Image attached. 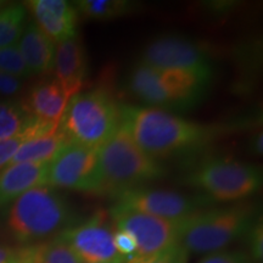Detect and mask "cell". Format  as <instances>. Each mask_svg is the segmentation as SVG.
Returning a JSON list of instances; mask_svg holds the SVG:
<instances>
[{
    "instance_id": "cell-7",
    "label": "cell",
    "mask_w": 263,
    "mask_h": 263,
    "mask_svg": "<svg viewBox=\"0 0 263 263\" xmlns=\"http://www.w3.org/2000/svg\"><path fill=\"white\" fill-rule=\"evenodd\" d=\"M108 217L116 229L124 230L134 239V256L157 255L179 245V223L115 205L108 211Z\"/></svg>"
},
{
    "instance_id": "cell-10",
    "label": "cell",
    "mask_w": 263,
    "mask_h": 263,
    "mask_svg": "<svg viewBox=\"0 0 263 263\" xmlns=\"http://www.w3.org/2000/svg\"><path fill=\"white\" fill-rule=\"evenodd\" d=\"M47 185L54 189L97 194L99 190L98 150L70 143L49 162Z\"/></svg>"
},
{
    "instance_id": "cell-11",
    "label": "cell",
    "mask_w": 263,
    "mask_h": 263,
    "mask_svg": "<svg viewBox=\"0 0 263 263\" xmlns=\"http://www.w3.org/2000/svg\"><path fill=\"white\" fill-rule=\"evenodd\" d=\"M114 233L105 213H97L87 221L68 227L58 236L82 263H126L115 246Z\"/></svg>"
},
{
    "instance_id": "cell-29",
    "label": "cell",
    "mask_w": 263,
    "mask_h": 263,
    "mask_svg": "<svg viewBox=\"0 0 263 263\" xmlns=\"http://www.w3.org/2000/svg\"><path fill=\"white\" fill-rule=\"evenodd\" d=\"M114 242L116 250L123 256L124 258L129 259L133 257L137 252V244L130 234H128L124 230L116 229L114 233Z\"/></svg>"
},
{
    "instance_id": "cell-31",
    "label": "cell",
    "mask_w": 263,
    "mask_h": 263,
    "mask_svg": "<svg viewBox=\"0 0 263 263\" xmlns=\"http://www.w3.org/2000/svg\"><path fill=\"white\" fill-rule=\"evenodd\" d=\"M249 150L256 156H261L263 153V133L258 130L257 133L252 136L249 141Z\"/></svg>"
},
{
    "instance_id": "cell-8",
    "label": "cell",
    "mask_w": 263,
    "mask_h": 263,
    "mask_svg": "<svg viewBox=\"0 0 263 263\" xmlns=\"http://www.w3.org/2000/svg\"><path fill=\"white\" fill-rule=\"evenodd\" d=\"M140 62L157 70H188L211 80L213 76V61L205 47L178 34L153 39L144 49Z\"/></svg>"
},
{
    "instance_id": "cell-16",
    "label": "cell",
    "mask_w": 263,
    "mask_h": 263,
    "mask_svg": "<svg viewBox=\"0 0 263 263\" xmlns=\"http://www.w3.org/2000/svg\"><path fill=\"white\" fill-rule=\"evenodd\" d=\"M48 162L12 163L0 171V207L37 186L47 185Z\"/></svg>"
},
{
    "instance_id": "cell-27",
    "label": "cell",
    "mask_w": 263,
    "mask_h": 263,
    "mask_svg": "<svg viewBox=\"0 0 263 263\" xmlns=\"http://www.w3.org/2000/svg\"><path fill=\"white\" fill-rule=\"evenodd\" d=\"M34 245L21 248L0 244V263H31Z\"/></svg>"
},
{
    "instance_id": "cell-30",
    "label": "cell",
    "mask_w": 263,
    "mask_h": 263,
    "mask_svg": "<svg viewBox=\"0 0 263 263\" xmlns=\"http://www.w3.org/2000/svg\"><path fill=\"white\" fill-rule=\"evenodd\" d=\"M22 87H24V80L0 72V97H14L22 90Z\"/></svg>"
},
{
    "instance_id": "cell-32",
    "label": "cell",
    "mask_w": 263,
    "mask_h": 263,
    "mask_svg": "<svg viewBox=\"0 0 263 263\" xmlns=\"http://www.w3.org/2000/svg\"><path fill=\"white\" fill-rule=\"evenodd\" d=\"M4 6V2H0V8H3Z\"/></svg>"
},
{
    "instance_id": "cell-24",
    "label": "cell",
    "mask_w": 263,
    "mask_h": 263,
    "mask_svg": "<svg viewBox=\"0 0 263 263\" xmlns=\"http://www.w3.org/2000/svg\"><path fill=\"white\" fill-rule=\"evenodd\" d=\"M0 72L14 76L20 80H25L32 76L18 50L17 44L0 49Z\"/></svg>"
},
{
    "instance_id": "cell-14",
    "label": "cell",
    "mask_w": 263,
    "mask_h": 263,
    "mask_svg": "<svg viewBox=\"0 0 263 263\" xmlns=\"http://www.w3.org/2000/svg\"><path fill=\"white\" fill-rule=\"evenodd\" d=\"M72 98L73 95L52 78L32 85L21 104L29 116L39 122L59 127Z\"/></svg>"
},
{
    "instance_id": "cell-3",
    "label": "cell",
    "mask_w": 263,
    "mask_h": 263,
    "mask_svg": "<svg viewBox=\"0 0 263 263\" xmlns=\"http://www.w3.org/2000/svg\"><path fill=\"white\" fill-rule=\"evenodd\" d=\"M98 161V195H110L114 199L128 190L143 188L166 174L160 161L146 155L123 126L99 147Z\"/></svg>"
},
{
    "instance_id": "cell-4",
    "label": "cell",
    "mask_w": 263,
    "mask_h": 263,
    "mask_svg": "<svg viewBox=\"0 0 263 263\" xmlns=\"http://www.w3.org/2000/svg\"><path fill=\"white\" fill-rule=\"evenodd\" d=\"M250 205L200 210L179 223V245L188 255H210L245 238L256 221Z\"/></svg>"
},
{
    "instance_id": "cell-15",
    "label": "cell",
    "mask_w": 263,
    "mask_h": 263,
    "mask_svg": "<svg viewBox=\"0 0 263 263\" xmlns=\"http://www.w3.org/2000/svg\"><path fill=\"white\" fill-rule=\"evenodd\" d=\"M87 51L80 38L74 37L59 43L55 50L54 67L55 80L61 83L73 95L81 93L85 78L88 76Z\"/></svg>"
},
{
    "instance_id": "cell-2",
    "label": "cell",
    "mask_w": 263,
    "mask_h": 263,
    "mask_svg": "<svg viewBox=\"0 0 263 263\" xmlns=\"http://www.w3.org/2000/svg\"><path fill=\"white\" fill-rule=\"evenodd\" d=\"M74 213L61 194L49 185L33 188L10 203L5 227L16 241L41 244L73 226Z\"/></svg>"
},
{
    "instance_id": "cell-23",
    "label": "cell",
    "mask_w": 263,
    "mask_h": 263,
    "mask_svg": "<svg viewBox=\"0 0 263 263\" xmlns=\"http://www.w3.org/2000/svg\"><path fill=\"white\" fill-rule=\"evenodd\" d=\"M52 132H55V128L49 126L47 123H43L37 121L31 128H28L25 133L20 134L17 137L10 138L6 140H0V171L8 167L11 162L12 157L15 156L16 151L18 147L25 143V141L34 139V138L47 136Z\"/></svg>"
},
{
    "instance_id": "cell-26",
    "label": "cell",
    "mask_w": 263,
    "mask_h": 263,
    "mask_svg": "<svg viewBox=\"0 0 263 263\" xmlns=\"http://www.w3.org/2000/svg\"><path fill=\"white\" fill-rule=\"evenodd\" d=\"M245 238L248 240L250 257L254 259V262H261L263 257V227L261 219H256L254 224L250 227Z\"/></svg>"
},
{
    "instance_id": "cell-21",
    "label": "cell",
    "mask_w": 263,
    "mask_h": 263,
    "mask_svg": "<svg viewBox=\"0 0 263 263\" xmlns=\"http://www.w3.org/2000/svg\"><path fill=\"white\" fill-rule=\"evenodd\" d=\"M27 10L22 4L0 8V49L17 44L26 27Z\"/></svg>"
},
{
    "instance_id": "cell-1",
    "label": "cell",
    "mask_w": 263,
    "mask_h": 263,
    "mask_svg": "<svg viewBox=\"0 0 263 263\" xmlns=\"http://www.w3.org/2000/svg\"><path fill=\"white\" fill-rule=\"evenodd\" d=\"M121 112L122 126L137 145L157 161L200 149L226 132L156 107L121 105Z\"/></svg>"
},
{
    "instance_id": "cell-22",
    "label": "cell",
    "mask_w": 263,
    "mask_h": 263,
    "mask_svg": "<svg viewBox=\"0 0 263 263\" xmlns=\"http://www.w3.org/2000/svg\"><path fill=\"white\" fill-rule=\"evenodd\" d=\"M32 263H82L64 240L55 236L51 240L35 244Z\"/></svg>"
},
{
    "instance_id": "cell-9",
    "label": "cell",
    "mask_w": 263,
    "mask_h": 263,
    "mask_svg": "<svg viewBox=\"0 0 263 263\" xmlns=\"http://www.w3.org/2000/svg\"><path fill=\"white\" fill-rule=\"evenodd\" d=\"M210 201L203 195L194 196L174 190L138 188L115 197V206L130 209L167 221L180 223L202 210Z\"/></svg>"
},
{
    "instance_id": "cell-13",
    "label": "cell",
    "mask_w": 263,
    "mask_h": 263,
    "mask_svg": "<svg viewBox=\"0 0 263 263\" xmlns=\"http://www.w3.org/2000/svg\"><path fill=\"white\" fill-rule=\"evenodd\" d=\"M35 25L54 43L77 37L78 12L66 0H31L27 3Z\"/></svg>"
},
{
    "instance_id": "cell-20",
    "label": "cell",
    "mask_w": 263,
    "mask_h": 263,
    "mask_svg": "<svg viewBox=\"0 0 263 263\" xmlns=\"http://www.w3.org/2000/svg\"><path fill=\"white\" fill-rule=\"evenodd\" d=\"M37 122L29 116L21 101H0V140L17 137Z\"/></svg>"
},
{
    "instance_id": "cell-19",
    "label": "cell",
    "mask_w": 263,
    "mask_h": 263,
    "mask_svg": "<svg viewBox=\"0 0 263 263\" xmlns=\"http://www.w3.org/2000/svg\"><path fill=\"white\" fill-rule=\"evenodd\" d=\"M78 15L85 18L107 21L137 12L140 4L129 0H80L73 3Z\"/></svg>"
},
{
    "instance_id": "cell-18",
    "label": "cell",
    "mask_w": 263,
    "mask_h": 263,
    "mask_svg": "<svg viewBox=\"0 0 263 263\" xmlns=\"http://www.w3.org/2000/svg\"><path fill=\"white\" fill-rule=\"evenodd\" d=\"M71 141L59 127L54 133L27 140L18 147L12 163H42L51 162Z\"/></svg>"
},
{
    "instance_id": "cell-28",
    "label": "cell",
    "mask_w": 263,
    "mask_h": 263,
    "mask_svg": "<svg viewBox=\"0 0 263 263\" xmlns=\"http://www.w3.org/2000/svg\"><path fill=\"white\" fill-rule=\"evenodd\" d=\"M197 263H255L248 252L244 251H219L206 255Z\"/></svg>"
},
{
    "instance_id": "cell-6",
    "label": "cell",
    "mask_w": 263,
    "mask_h": 263,
    "mask_svg": "<svg viewBox=\"0 0 263 263\" xmlns=\"http://www.w3.org/2000/svg\"><path fill=\"white\" fill-rule=\"evenodd\" d=\"M210 201L229 202L248 199L262 185L258 166L228 157H213L199 163L185 178Z\"/></svg>"
},
{
    "instance_id": "cell-25",
    "label": "cell",
    "mask_w": 263,
    "mask_h": 263,
    "mask_svg": "<svg viewBox=\"0 0 263 263\" xmlns=\"http://www.w3.org/2000/svg\"><path fill=\"white\" fill-rule=\"evenodd\" d=\"M189 255L180 248V245L153 256H133L126 263H188Z\"/></svg>"
},
{
    "instance_id": "cell-12",
    "label": "cell",
    "mask_w": 263,
    "mask_h": 263,
    "mask_svg": "<svg viewBox=\"0 0 263 263\" xmlns=\"http://www.w3.org/2000/svg\"><path fill=\"white\" fill-rule=\"evenodd\" d=\"M157 74L166 111H184L194 107L205 97L212 81L196 72L178 68L157 70Z\"/></svg>"
},
{
    "instance_id": "cell-17",
    "label": "cell",
    "mask_w": 263,
    "mask_h": 263,
    "mask_svg": "<svg viewBox=\"0 0 263 263\" xmlns=\"http://www.w3.org/2000/svg\"><path fill=\"white\" fill-rule=\"evenodd\" d=\"M17 48L32 76L47 74L52 71L57 45L35 22H29L26 26L17 42Z\"/></svg>"
},
{
    "instance_id": "cell-5",
    "label": "cell",
    "mask_w": 263,
    "mask_h": 263,
    "mask_svg": "<svg viewBox=\"0 0 263 263\" xmlns=\"http://www.w3.org/2000/svg\"><path fill=\"white\" fill-rule=\"evenodd\" d=\"M121 126V105L103 88L76 94L60 122V129L71 143L97 150Z\"/></svg>"
}]
</instances>
